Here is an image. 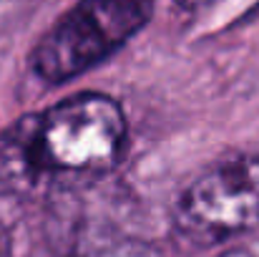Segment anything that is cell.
Returning a JSON list of instances; mask_svg holds the SVG:
<instances>
[{"instance_id": "obj_4", "label": "cell", "mask_w": 259, "mask_h": 257, "mask_svg": "<svg viewBox=\"0 0 259 257\" xmlns=\"http://www.w3.org/2000/svg\"><path fill=\"white\" fill-rule=\"evenodd\" d=\"M217 3H222V0H176V5L184 10H206Z\"/></svg>"}, {"instance_id": "obj_2", "label": "cell", "mask_w": 259, "mask_h": 257, "mask_svg": "<svg viewBox=\"0 0 259 257\" xmlns=\"http://www.w3.org/2000/svg\"><path fill=\"white\" fill-rule=\"evenodd\" d=\"M154 15V0H78L30 53L33 74L51 86L78 79L123 48Z\"/></svg>"}, {"instance_id": "obj_3", "label": "cell", "mask_w": 259, "mask_h": 257, "mask_svg": "<svg viewBox=\"0 0 259 257\" xmlns=\"http://www.w3.org/2000/svg\"><path fill=\"white\" fill-rule=\"evenodd\" d=\"M174 222L201 247L259 227V152L229 154L201 171L176 199Z\"/></svg>"}, {"instance_id": "obj_5", "label": "cell", "mask_w": 259, "mask_h": 257, "mask_svg": "<svg viewBox=\"0 0 259 257\" xmlns=\"http://www.w3.org/2000/svg\"><path fill=\"white\" fill-rule=\"evenodd\" d=\"M219 257H254L249 250H242V247H234V250H227V252H222Z\"/></svg>"}, {"instance_id": "obj_1", "label": "cell", "mask_w": 259, "mask_h": 257, "mask_svg": "<svg viewBox=\"0 0 259 257\" xmlns=\"http://www.w3.org/2000/svg\"><path fill=\"white\" fill-rule=\"evenodd\" d=\"M128 144L121 103L76 93L0 134V181L25 192L76 189L113 171Z\"/></svg>"}]
</instances>
